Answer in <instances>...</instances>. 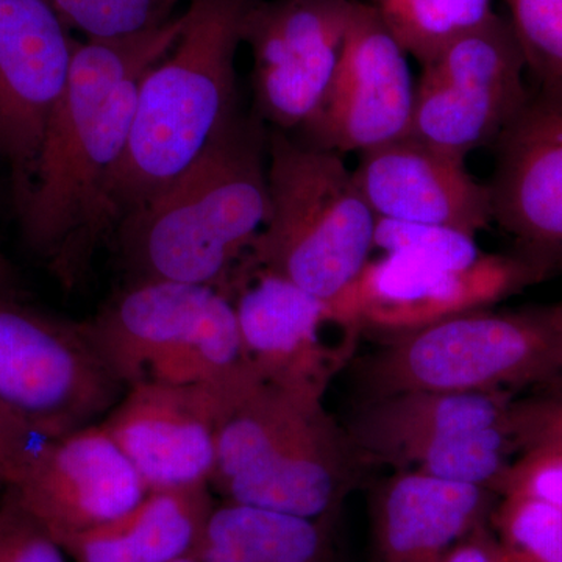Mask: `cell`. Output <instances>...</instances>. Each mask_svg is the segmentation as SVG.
<instances>
[{
    "instance_id": "cell-1",
    "label": "cell",
    "mask_w": 562,
    "mask_h": 562,
    "mask_svg": "<svg viewBox=\"0 0 562 562\" xmlns=\"http://www.w3.org/2000/svg\"><path fill=\"white\" fill-rule=\"evenodd\" d=\"M181 25L180 13L124 38L77 40L31 191L18 209L25 243L66 288L76 286L113 235L106 187L127 146L139 80L172 49Z\"/></svg>"
},
{
    "instance_id": "cell-2",
    "label": "cell",
    "mask_w": 562,
    "mask_h": 562,
    "mask_svg": "<svg viewBox=\"0 0 562 562\" xmlns=\"http://www.w3.org/2000/svg\"><path fill=\"white\" fill-rule=\"evenodd\" d=\"M268 133L238 111L187 171L122 217L113 238L128 283L224 290L268 220Z\"/></svg>"
},
{
    "instance_id": "cell-3",
    "label": "cell",
    "mask_w": 562,
    "mask_h": 562,
    "mask_svg": "<svg viewBox=\"0 0 562 562\" xmlns=\"http://www.w3.org/2000/svg\"><path fill=\"white\" fill-rule=\"evenodd\" d=\"M255 2L187 0L179 40L140 77L127 146L106 187L116 227L187 171L238 114L236 55Z\"/></svg>"
},
{
    "instance_id": "cell-4",
    "label": "cell",
    "mask_w": 562,
    "mask_h": 562,
    "mask_svg": "<svg viewBox=\"0 0 562 562\" xmlns=\"http://www.w3.org/2000/svg\"><path fill=\"white\" fill-rule=\"evenodd\" d=\"M324 395L262 382L222 417L210 487L224 502L325 520L353 480L358 454Z\"/></svg>"
},
{
    "instance_id": "cell-5",
    "label": "cell",
    "mask_w": 562,
    "mask_h": 562,
    "mask_svg": "<svg viewBox=\"0 0 562 562\" xmlns=\"http://www.w3.org/2000/svg\"><path fill=\"white\" fill-rule=\"evenodd\" d=\"M269 214L247 257L330 301L369 261L376 217L336 151L268 133Z\"/></svg>"
},
{
    "instance_id": "cell-6",
    "label": "cell",
    "mask_w": 562,
    "mask_h": 562,
    "mask_svg": "<svg viewBox=\"0 0 562 562\" xmlns=\"http://www.w3.org/2000/svg\"><path fill=\"white\" fill-rule=\"evenodd\" d=\"M558 375L562 303L480 310L392 336L358 364L357 382L372 401L405 391H508Z\"/></svg>"
},
{
    "instance_id": "cell-7",
    "label": "cell",
    "mask_w": 562,
    "mask_h": 562,
    "mask_svg": "<svg viewBox=\"0 0 562 562\" xmlns=\"http://www.w3.org/2000/svg\"><path fill=\"white\" fill-rule=\"evenodd\" d=\"M85 325L125 390L220 383L251 368L231 297L205 284L128 283Z\"/></svg>"
},
{
    "instance_id": "cell-8",
    "label": "cell",
    "mask_w": 562,
    "mask_h": 562,
    "mask_svg": "<svg viewBox=\"0 0 562 562\" xmlns=\"http://www.w3.org/2000/svg\"><path fill=\"white\" fill-rule=\"evenodd\" d=\"M85 322L0 299V402L44 438L99 424L124 395Z\"/></svg>"
},
{
    "instance_id": "cell-9",
    "label": "cell",
    "mask_w": 562,
    "mask_h": 562,
    "mask_svg": "<svg viewBox=\"0 0 562 562\" xmlns=\"http://www.w3.org/2000/svg\"><path fill=\"white\" fill-rule=\"evenodd\" d=\"M527 70L512 22L492 14L422 66L409 135L461 158L494 146L527 102Z\"/></svg>"
},
{
    "instance_id": "cell-10",
    "label": "cell",
    "mask_w": 562,
    "mask_h": 562,
    "mask_svg": "<svg viewBox=\"0 0 562 562\" xmlns=\"http://www.w3.org/2000/svg\"><path fill=\"white\" fill-rule=\"evenodd\" d=\"M543 280L520 254H483L461 271H446L405 254L368 261L341 292L325 302V321L347 333L392 336L420 330L494 303Z\"/></svg>"
},
{
    "instance_id": "cell-11",
    "label": "cell",
    "mask_w": 562,
    "mask_h": 562,
    "mask_svg": "<svg viewBox=\"0 0 562 562\" xmlns=\"http://www.w3.org/2000/svg\"><path fill=\"white\" fill-rule=\"evenodd\" d=\"M262 382L251 372L220 383H138L101 425L147 491L210 484L222 417Z\"/></svg>"
},
{
    "instance_id": "cell-12",
    "label": "cell",
    "mask_w": 562,
    "mask_h": 562,
    "mask_svg": "<svg viewBox=\"0 0 562 562\" xmlns=\"http://www.w3.org/2000/svg\"><path fill=\"white\" fill-rule=\"evenodd\" d=\"M357 0H257L244 27L254 55L255 114L276 131L305 128L338 68Z\"/></svg>"
},
{
    "instance_id": "cell-13",
    "label": "cell",
    "mask_w": 562,
    "mask_h": 562,
    "mask_svg": "<svg viewBox=\"0 0 562 562\" xmlns=\"http://www.w3.org/2000/svg\"><path fill=\"white\" fill-rule=\"evenodd\" d=\"M406 50L371 3H355L338 68L305 143L342 155L412 131L416 81Z\"/></svg>"
},
{
    "instance_id": "cell-14",
    "label": "cell",
    "mask_w": 562,
    "mask_h": 562,
    "mask_svg": "<svg viewBox=\"0 0 562 562\" xmlns=\"http://www.w3.org/2000/svg\"><path fill=\"white\" fill-rule=\"evenodd\" d=\"M494 147V222L519 254L562 271V79L539 81Z\"/></svg>"
},
{
    "instance_id": "cell-15",
    "label": "cell",
    "mask_w": 562,
    "mask_h": 562,
    "mask_svg": "<svg viewBox=\"0 0 562 562\" xmlns=\"http://www.w3.org/2000/svg\"><path fill=\"white\" fill-rule=\"evenodd\" d=\"M50 0H0V127L18 209L31 191L77 40Z\"/></svg>"
},
{
    "instance_id": "cell-16",
    "label": "cell",
    "mask_w": 562,
    "mask_h": 562,
    "mask_svg": "<svg viewBox=\"0 0 562 562\" xmlns=\"http://www.w3.org/2000/svg\"><path fill=\"white\" fill-rule=\"evenodd\" d=\"M7 491L58 543L121 516L147 494L101 422L44 439Z\"/></svg>"
},
{
    "instance_id": "cell-17",
    "label": "cell",
    "mask_w": 562,
    "mask_h": 562,
    "mask_svg": "<svg viewBox=\"0 0 562 562\" xmlns=\"http://www.w3.org/2000/svg\"><path fill=\"white\" fill-rule=\"evenodd\" d=\"M355 180L379 220L441 225L476 236L494 222L491 190L465 158L413 135L361 151Z\"/></svg>"
},
{
    "instance_id": "cell-18",
    "label": "cell",
    "mask_w": 562,
    "mask_h": 562,
    "mask_svg": "<svg viewBox=\"0 0 562 562\" xmlns=\"http://www.w3.org/2000/svg\"><path fill=\"white\" fill-rule=\"evenodd\" d=\"M244 353L266 383L324 395L331 357L321 341L325 301L254 265L236 266L225 284Z\"/></svg>"
},
{
    "instance_id": "cell-19",
    "label": "cell",
    "mask_w": 562,
    "mask_h": 562,
    "mask_svg": "<svg viewBox=\"0 0 562 562\" xmlns=\"http://www.w3.org/2000/svg\"><path fill=\"white\" fill-rule=\"evenodd\" d=\"M484 487L397 471L371 501L369 562H443L473 528L491 519Z\"/></svg>"
},
{
    "instance_id": "cell-20",
    "label": "cell",
    "mask_w": 562,
    "mask_h": 562,
    "mask_svg": "<svg viewBox=\"0 0 562 562\" xmlns=\"http://www.w3.org/2000/svg\"><path fill=\"white\" fill-rule=\"evenodd\" d=\"M508 391H405L362 403L347 427L358 458L412 471L435 443L458 431L506 425Z\"/></svg>"
},
{
    "instance_id": "cell-21",
    "label": "cell",
    "mask_w": 562,
    "mask_h": 562,
    "mask_svg": "<svg viewBox=\"0 0 562 562\" xmlns=\"http://www.w3.org/2000/svg\"><path fill=\"white\" fill-rule=\"evenodd\" d=\"M214 506L210 484L147 491L128 512L60 546L72 562H173L195 552Z\"/></svg>"
},
{
    "instance_id": "cell-22",
    "label": "cell",
    "mask_w": 562,
    "mask_h": 562,
    "mask_svg": "<svg viewBox=\"0 0 562 562\" xmlns=\"http://www.w3.org/2000/svg\"><path fill=\"white\" fill-rule=\"evenodd\" d=\"M327 525L224 502L214 506L192 554L199 562H330Z\"/></svg>"
},
{
    "instance_id": "cell-23",
    "label": "cell",
    "mask_w": 562,
    "mask_h": 562,
    "mask_svg": "<svg viewBox=\"0 0 562 562\" xmlns=\"http://www.w3.org/2000/svg\"><path fill=\"white\" fill-rule=\"evenodd\" d=\"M494 0H372L406 54L422 66L495 13Z\"/></svg>"
},
{
    "instance_id": "cell-24",
    "label": "cell",
    "mask_w": 562,
    "mask_h": 562,
    "mask_svg": "<svg viewBox=\"0 0 562 562\" xmlns=\"http://www.w3.org/2000/svg\"><path fill=\"white\" fill-rule=\"evenodd\" d=\"M506 562H562V508L527 497H502L491 513Z\"/></svg>"
},
{
    "instance_id": "cell-25",
    "label": "cell",
    "mask_w": 562,
    "mask_h": 562,
    "mask_svg": "<svg viewBox=\"0 0 562 562\" xmlns=\"http://www.w3.org/2000/svg\"><path fill=\"white\" fill-rule=\"evenodd\" d=\"M70 31L85 40H113L171 21L183 0H50Z\"/></svg>"
},
{
    "instance_id": "cell-26",
    "label": "cell",
    "mask_w": 562,
    "mask_h": 562,
    "mask_svg": "<svg viewBox=\"0 0 562 562\" xmlns=\"http://www.w3.org/2000/svg\"><path fill=\"white\" fill-rule=\"evenodd\" d=\"M373 249L384 254H405L446 271H461L483 257L476 236L441 225L379 220Z\"/></svg>"
},
{
    "instance_id": "cell-27",
    "label": "cell",
    "mask_w": 562,
    "mask_h": 562,
    "mask_svg": "<svg viewBox=\"0 0 562 562\" xmlns=\"http://www.w3.org/2000/svg\"><path fill=\"white\" fill-rule=\"evenodd\" d=\"M527 69L539 81L562 79V0H505Z\"/></svg>"
},
{
    "instance_id": "cell-28",
    "label": "cell",
    "mask_w": 562,
    "mask_h": 562,
    "mask_svg": "<svg viewBox=\"0 0 562 562\" xmlns=\"http://www.w3.org/2000/svg\"><path fill=\"white\" fill-rule=\"evenodd\" d=\"M501 497H527L562 508V449L536 447L509 462L494 487Z\"/></svg>"
},
{
    "instance_id": "cell-29",
    "label": "cell",
    "mask_w": 562,
    "mask_h": 562,
    "mask_svg": "<svg viewBox=\"0 0 562 562\" xmlns=\"http://www.w3.org/2000/svg\"><path fill=\"white\" fill-rule=\"evenodd\" d=\"M0 562H69L60 543L25 512L10 491L0 502Z\"/></svg>"
},
{
    "instance_id": "cell-30",
    "label": "cell",
    "mask_w": 562,
    "mask_h": 562,
    "mask_svg": "<svg viewBox=\"0 0 562 562\" xmlns=\"http://www.w3.org/2000/svg\"><path fill=\"white\" fill-rule=\"evenodd\" d=\"M506 428L519 452L536 447L562 449V383L522 401H512Z\"/></svg>"
},
{
    "instance_id": "cell-31",
    "label": "cell",
    "mask_w": 562,
    "mask_h": 562,
    "mask_svg": "<svg viewBox=\"0 0 562 562\" xmlns=\"http://www.w3.org/2000/svg\"><path fill=\"white\" fill-rule=\"evenodd\" d=\"M44 439L20 414L0 402V491L18 482Z\"/></svg>"
},
{
    "instance_id": "cell-32",
    "label": "cell",
    "mask_w": 562,
    "mask_h": 562,
    "mask_svg": "<svg viewBox=\"0 0 562 562\" xmlns=\"http://www.w3.org/2000/svg\"><path fill=\"white\" fill-rule=\"evenodd\" d=\"M443 562H506L491 522L480 524L450 550Z\"/></svg>"
},
{
    "instance_id": "cell-33",
    "label": "cell",
    "mask_w": 562,
    "mask_h": 562,
    "mask_svg": "<svg viewBox=\"0 0 562 562\" xmlns=\"http://www.w3.org/2000/svg\"><path fill=\"white\" fill-rule=\"evenodd\" d=\"M0 299L24 301V288H22L20 273L2 250H0Z\"/></svg>"
},
{
    "instance_id": "cell-34",
    "label": "cell",
    "mask_w": 562,
    "mask_h": 562,
    "mask_svg": "<svg viewBox=\"0 0 562 562\" xmlns=\"http://www.w3.org/2000/svg\"><path fill=\"white\" fill-rule=\"evenodd\" d=\"M0 161H5V150H3L2 127H0Z\"/></svg>"
},
{
    "instance_id": "cell-35",
    "label": "cell",
    "mask_w": 562,
    "mask_h": 562,
    "mask_svg": "<svg viewBox=\"0 0 562 562\" xmlns=\"http://www.w3.org/2000/svg\"><path fill=\"white\" fill-rule=\"evenodd\" d=\"M173 562H199L198 558L194 557V554H190V557L181 558V560H177Z\"/></svg>"
}]
</instances>
